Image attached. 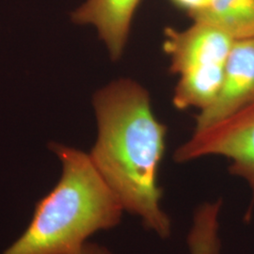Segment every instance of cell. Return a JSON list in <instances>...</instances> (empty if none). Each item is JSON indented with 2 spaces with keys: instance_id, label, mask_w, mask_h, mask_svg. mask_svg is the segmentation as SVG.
I'll use <instances>...</instances> for the list:
<instances>
[{
  "instance_id": "3",
  "label": "cell",
  "mask_w": 254,
  "mask_h": 254,
  "mask_svg": "<svg viewBox=\"0 0 254 254\" xmlns=\"http://www.w3.org/2000/svg\"><path fill=\"white\" fill-rule=\"evenodd\" d=\"M163 49L171 59V73L179 75L173 103L178 109H205L220 89L235 40L205 23L185 30L165 28Z\"/></svg>"
},
{
  "instance_id": "2",
  "label": "cell",
  "mask_w": 254,
  "mask_h": 254,
  "mask_svg": "<svg viewBox=\"0 0 254 254\" xmlns=\"http://www.w3.org/2000/svg\"><path fill=\"white\" fill-rule=\"evenodd\" d=\"M63 173L36 204L25 233L2 254H72L93 234L117 226L124 208L81 150L50 142Z\"/></svg>"
},
{
  "instance_id": "9",
  "label": "cell",
  "mask_w": 254,
  "mask_h": 254,
  "mask_svg": "<svg viewBox=\"0 0 254 254\" xmlns=\"http://www.w3.org/2000/svg\"><path fill=\"white\" fill-rule=\"evenodd\" d=\"M171 2L178 9L186 11L190 17L207 9L212 0H171Z\"/></svg>"
},
{
  "instance_id": "6",
  "label": "cell",
  "mask_w": 254,
  "mask_h": 254,
  "mask_svg": "<svg viewBox=\"0 0 254 254\" xmlns=\"http://www.w3.org/2000/svg\"><path fill=\"white\" fill-rule=\"evenodd\" d=\"M141 0H85L70 13L78 26L94 27L113 62L126 49L134 14Z\"/></svg>"
},
{
  "instance_id": "4",
  "label": "cell",
  "mask_w": 254,
  "mask_h": 254,
  "mask_svg": "<svg viewBox=\"0 0 254 254\" xmlns=\"http://www.w3.org/2000/svg\"><path fill=\"white\" fill-rule=\"evenodd\" d=\"M207 155L231 160L230 173L245 179L253 192L254 205V103L217 124L196 130L173 154L184 163Z\"/></svg>"
},
{
  "instance_id": "7",
  "label": "cell",
  "mask_w": 254,
  "mask_h": 254,
  "mask_svg": "<svg viewBox=\"0 0 254 254\" xmlns=\"http://www.w3.org/2000/svg\"><path fill=\"white\" fill-rule=\"evenodd\" d=\"M190 18L217 27L235 41L254 37V0H212L207 9Z\"/></svg>"
},
{
  "instance_id": "5",
  "label": "cell",
  "mask_w": 254,
  "mask_h": 254,
  "mask_svg": "<svg viewBox=\"0 0 254 254\" xmlns=\"http://www.w3.org/2000/svg\"><path fill=\"white\" fill-rule=\"evenodd\" d=\"M254 103V37L236 40L225 65L217 97L200 110L196 130L229 118Z\"/></svg>"
},
{
  "instance_id": "10",
  "label": "cell",
  "mask_w": 254,
  "mask_h": 254,
  "mask_svg": "<svg viewBox=\"0 0 254 254\" xmlns=\"http://www.w3.org/2000/svg\"><path fill=\"white\" fill-rule=\"evenodd\" d=\"M72 254H111L105 247L86 242L79 250Z\"/></svg>"
},
{
  "instance_id": "1",
  "label": "cell",
  "mask_w": 254,
  "mask_h": 254,
  "mask_svg": "<svg viewBox=\"0 0 254 254\" xmlns=\"http://www.w3.org/2000/svg\"><path fill=\"white\" fill-rule=\"evenodd\" d=\"M92 105L97 123L92 162L124 210L167 238L172 225L158 185L167 127L155 118L149 92L133 79L120 78L96 91Z\"/></svg>"
},
{
  "instance_id": "8",
  "label": "cell",
  "mask_w": 254,
  "mask_h": 254,
  "mask_svg": "<svg viewBox=\"0 0 254 254\" xmlns=\"http://www.w3.org/2000/svg\"><path fill=\"white\" fill-rule=\"evenodd\" d=\"M219 225L211 218L196 219L188 237L190 254H219Z\"/></svg>"
}]
</instances>
